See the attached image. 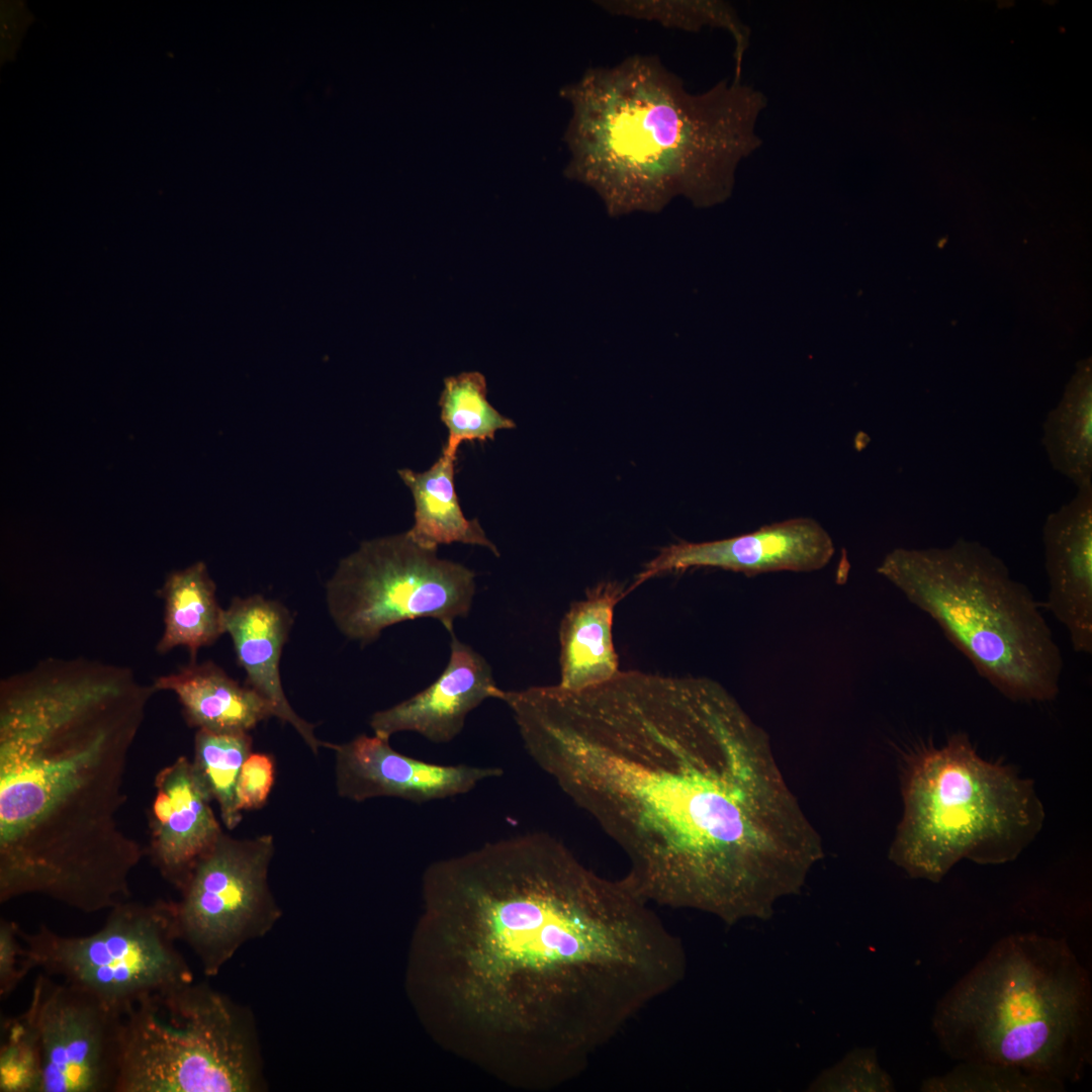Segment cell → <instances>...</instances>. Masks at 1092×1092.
<instances>
[{"instance_id":"6da1fadb","label":"cell","mask_w":1092,"mask_h":1092,"mask_svg":"<svg viewBox=\"0 0 1092 1092\" xmlns=\"http://www.w3.org/2000/svg\"><path fill=\"white\" fill-rule=\"evenodd\" d=\"M421 892L413 1009L443 1049L513 1088L573 1080L686 973L650 903L547 833L436 860Z\"/></svg>"},{"instance_id":"7a4b0ae2","label":"cell","mask_w":1092,"mask_h":1092,"mask_svg":"<svg viewBox=\"0 0 1092 1092\" xmlns=\"http://www.w3.org/2000/svg\"><path fill=\"white\" fill-rule=\"evenodd\" d=\"M535 763L624 851L648 903L766 919L823 857L764 729L719 682L619 672L506 691Z\"/></svg>"},{"instance_id":"3957f363","label":"cell","mask_w":1092,"mask_h":1092,"mask_svg":"<svg viewBox=\"0 0 1092 1092\" xmlns=\"http://www.w3.org/2000/svg\"><path fill=\"white\" fill-rule=\"evenodd\" d=\"M147 694L117 678L6 686L0 705V903L110 910L145 848L119 823Z\"/></svg>"},{"instance_id":"277c9868","label":"cell","mask_w":1092,"mask_h":1092,"mask_svg":"<svg viewBox=\"0 0 1092 1092\" xmlns=\"http://www.w3.org/2000/svg\"><path fill=\"white\" fill-rule=\"evenodd\" d=\"M560 95L571 107L564 174L594 190L611 216L658 212L677 196L700 208L723 203L739 165L763 143L762 91L723 79L692 93L655 56L589 68Z\"/></svg>"},{"instance_id":"5b68a950","label":"cell","mask_w":1092,"mask_h":1092,"mask_svg":"<svg viewBox=\"0 0 1092 1092\" xmlns=\"http://www.w3.org/2000/svg\"><path fill=\"white\" fill-rule=\"evenodd\" d=\"M932 1031L952 1060L1080 1081L1092 1063V985L1064 937L1012 933L935 1005Z\"/></svg>"},{"instance_id":"8992f818","label":"cell","mask_w":1092,"mask_h":1092,"mask_svg":"<svg viewBox=\"0 0 1092 1092\" xmlns=\"http://www.w3.org/2000/svg\"><path fill=\"white\" fill-rule=\"evenodd\" d=\"M877 571L1005 698H1057L1064 659L1039 603L989 548L963 538L945 547L895 548Z\"/></svg>"},{"instance_id":"52a82bcc","label":"cell","mask_w":1092,"mask_h":1092,"mask_svg":"<svg viewBox=\"0 0 1092 1092\" xmlns=\"http://www.w3.org/2000/svg\"><path fill=\"white\" fill-rule=\"evenodd\" d=\"M902 794L890 858L911 878L932 883L964 858L981 864L1015 859L1044 817L1032 782L983 759L962 733L911 753Z\"/></svg>"},{"instance_id":"ba28073f","label":"cell","mask_w":1092,"mask_h":1092,"mask_svg":"<svg viewBox=\"0 0 1092 1092\" xmlns=\"http://www.w3.org/2000/svg\"><path fill=\"white\" fill-rule=\"evenodd\" d=\"M255 1017L206 982L145 996L123 1014L114 1092H262Z\"/></svg>"},{"instance_id":"9c48e42d","label":"cell","mask_w":1092,"mask_h":1092,"mask_svg":"<svg viewBox=\"0 0 1092 1092\" xmlns=\"http://www.w3.org/2000/svg\"><path fill=\"white\" fill-rule=\"evenodd\" d=\"M21 966L62 979L123 1014L157 991L194 981L179 951L176 902L124 901L109 910L102 927L83 936H65L40 925L19 928Z\"/></svg>"},{"instance_id":"30bf717a","label":"cell","mask_w":1092,"mask_h":1092,"mask_svg":"<svg viewBox=\"0 0 1092 1092\" xmlns=\"http://www.w3.org/2000/svg\"><path fill=\"white\" fill-rule=\"evenodd\" d=\"M475 573L418 544L407 532L376 538L342 559L327 584V604L347 638L368 644L387 627L432 618L450 632L466 617Z\"/></svg>"},{"instance_id":"8fae6325","label":"cell","mask_w":1092,"mask_h":1092,"mask_svg":"<svg viewBox=\"0 0 1092 1092\" xmlns=\"http://www.w3.org/2000/svg\"><path fill=\"white\" fill-rule=\"evenodd\" d=\"M272 835L234 838L224 832L198 860L180 890L176 923L207 977L216 976L247 942L281 918L268 883Z\"/></svg>"},{"instance_id":"7c38bea8","label":"cell","mask_w":1092,"mask_h":1092,"mask_svg":"<svg viewBox=\"0 0 1092 1092\" xmlns=\"http://www.w3.org/2000/svg\"><path fill=\"white\" fill-rule=\"evenodd\" d=\"M42 1058L40 1092H114L122 1014L40 973L26 1008Z\"/></svg>"},{"instance_id":"4fadbf2b","label":"cell","mask_w":1092,"mask_h":1092,"mask_svg":"<svg viewBox=\"0 0 1092 1092\" xmlns=\"http://www.w3.org/2000/svg\"><path fill=\"white\" fill-rule=\"evenodd\" d=\"M834 550L831 536L816 520L792 518L732 538L670 544L645 564L630 590L661 573L692 567H717L745 575L810 572L825 567Z\"/></svg>"},{"instance_id":"5bb4252c","label":"cell","mask_w":1092,"mask_h":1092,"mask_svg":"<svg viewBox=\"0 0 1092 1092\" xmlns=\"http://www.w3.org/2000/svg\"><path fill=\"white\" fill-rule=\"evenodd\" d=\"M330 748L336 753L337 793L355 802L392 797L422 804L466 794L479 783L503 775L497 766L444 765L416 759L395 751L388 739L377 735L361 734Z\"/></svg>"},{"instance_id":"9a60e30c","label":"cell","mask_w":1092,"mask_h":1092,"mask_svg":"<svg viewBox=\"0 0 1092 1092\" xmlns=\"http://www.w3.org/2000/svg\"><path fill=\"white\" fill-rule=\"evenodd\" d=\"M154 789L147 852L162 878L180 891L223 830L212 810L211 795L187 757L179 756L162 767Z\"/></svg>"},{"instance_id":"2e32d148","label":"cell","mask_w":1092,"mask_h":1092,"mask_svg":"<svg viewBox=\"0 0 1092 1092\" xmlns=\"http://www.w3.org/2000/svg\"><path fill=\"white\" fill-rule=\"evenodd\" d=\"M1049 590L1045 607L1072 648L1092 653V483L1051 513L1042 527Z\"/></svg>"},{"instance_id":"e0dca14e","label":"cell","mask_w":1092,"mask_h":1092,"mask_svg":"<svg viewBox=\"0 0 1092 1092\" xmlns=\"http://www.w3.org/2000/svg\"><path fill=\"white\" fill-rule=\"evenodd\" d=\"M500 693L487 661L452 634L449 661L440 676L413 697L374 713L370 726L374 735L388 740L410 731L447 743L460 734L472 710Z\"/></svg>"},{"instance_id":"ac0fdd59","label":"cell","mask_w":1092,"mask_h":1092,"mask_svg":"<svg viewBox=\"0 0 1092 1092\" xmlns=\"http://www.w3.org/2000/svg\"><path fill=\"white\" fill-rule=\"evenodd\" d=\"M291 623L282 604L259 595L233 599L223 613L224 633L232 637L248 686L269 704L273 716L290 724L316 754L320 747H329L330 743L320 741L313 725L296 714L281 684L279 664Z\"/></svg>"},{"instance_id":"d6986e66","label":"cell","mask_w":1092,"mask_h":1092,"mask_svg":"<svg viewBox=\"0 0 1092 1092\" xmlns=\"http://www.w3.org/2000/svg\"><path fill=\"white\" fill-rule=\"evenodd\" d=\"M626 594L617 582H602L564 615L559 627L561 688L583 690L620 672L612 624L615 606Z\"/></svg>"},{"instance_id":"ffe728a7","label":"cell","mask_w":1092,"mask_h":1092,"mask_svg":"<svg viewBox=\"0 0 1092 1092\" xmlns=\"http://www.w3.org/2000/svg\"><path fill=\"white\" fill-rule=\"evenodd\" d=\"M156 690L173 692L189 726L215 732H249L273 716L269 704L212 662L194 663L160 676Z\"/></svg>"},{"instance_id":"44dd1931","label":"cell","mask_w":1092,"mask_h":1092,"mask_svg":"<svg viewBox=\"0 0 1092 1092\" xmlns=\"http://www.w3.org/2000/svg\"><path fill=\"white\" fill-rule=\"evenodd\" d=\"M455 461L442 453L424 472L398 470L415 502V523L407 534L428 548L457 542L486 547L498 556L478 520H468L461 510L454 485Z\"/></svg>"},{"instance_id":"7402d4cb","label":"cell","mask_w":1092,"mask_h":1092,"mask_svg":"<svg viewBox=\"0 0 1092 1092\" xmlns=\"http://www.w3.org/2000/svg\"><path fill=\"white\" fill-rule=\"evenodd\" d=\"M162 594L165 629L158 644L160 652L184 646L195 657L200 648L213 644L224 633V610L217 603L215 584L203 562L171 573Z\"/></svg>"},{"instance_id":"603a6c76","label":"cell","mask_w":1092,"mask_h":1092,"mask_svg":"<svg viewBox=\"0 0 1092 1092\" xmlns=\"http://www.w3.org/2000/svg\"><path fill=\"white\" fill-rule=\"evenodd\" d=\"M1041 443L1054 470L1077 487L1092 483V389L1090 364L1080 366L1044 419Z\"/></svg>"},{"instance_id":"cb8c5ba5","label":"cell","mask_w":1092,"mask_h":1092,"mask_svg":"<svg viewBox=\"0 0 1092 1092\" xmlns=\"http://www.w3.org/2000/svg\"><path fill=\"white\" fill-rule=\"evenodd\" d=\"M595 3L611 15L653 21L666 28L697 32L709 27L729 32L734 42L733 79L741 80L750 28L730 3L719 0H601Z\"/></svg>"},{"instance_id":"d4e9b609","label":"cell","mask_w":1092,"mask_h":1092,"mask_svg":"<svg viewBox=\"0 0 1092 1092\" xmlns=\"http://www.w3.org/2000/svg\"><path fill=\"white\" fill-rule=\"evenodd\" d=\"M486 393L485 377L477 371L444 379L439 405L448 439L443 454L456 458L458 447L464 441L493 440L496 431L516 427L513 420L488 402Z\"/></svg>"},{"instance_id":"484cf974","label":"cell","mask_w":1092,"mask_h":1092,"mask_svg":"<svg viewBox=\"0 0 1092 1092\" xmlns=\"http://www.w3.org/2000/svg\"><path fill=\"white\" fill-rule=\"evenodd\" d=\"M252 753L249 732H215L197 729L194 758L197 772L219 808L224 827L235 829L242 821L237 786L242 766Z\"/></svg>"},{"instance_id":"4316f807","label":"cell","mask_w":1092,"mask_h":1092,"mask_svg":"<svg viewBox=\"0 0 1092 1092\" xmlns=\"http://www.w3.org/2000/svg\"><path fill=\"white\" fill-rule=\"evenodd\" d=\"M1066 1084L1023 1069L980 1061H961L942 1075L924 1079L923 1092H1062Z\"/></svg>"},{"instance_id":"83f0119b","label":"cell","mask_w":1092,"mask_h":1092,"mask_svg":"<svg viewBox=\"0 0 1092 1092\" xmlns=\"http://www.w3.org/2000/svg\"><path fill=\"white\" fill-rule=\"evenodd\" d=\"M42 1058L39 1038L27 1010L1 1020L0 1091L40 1092Z\"/></svg>"},{"instance_id":"f1b7e54d","label":"cell","mask_w":1092,"mask_h":1092,"mask_svg":"<svg viewBox=\"0 0 1092 1092\" xmlns=\"http://www.w3.org/2000/svg\"><path fill=\"white\" fill-rule=\"evenodd\" d=\"M809 1090L876 1091L895 1090L891 1076L882 1069L874 1048L854 1049L841 1062L824 1071Z\"/></svg>"},{"instance_id":"f546056e","label":"cell","mask_w":1092,"mask_h":1092,"mask_svg":"<svg viewBox=\"0 0 1092 1092\" xmlns=\"http://www.w3.org/2000/svg\"><path fill=\"white\" fill-rule=\"evenodd\" d=\"M275 779V763L267 753H251L245 760L237 786L240 811L262 808L270 795Z\"/></svg>"},{"instance_id":"4dcf8cb0","label":"cell","mask_w":1092,"mask_h":1092,"mask_svg":"<svg viewBox=\"0 0 1092 1092\" xmlns=\"http://www.w3.org/2000/svg\"><path fill=\"white\" fill-rule=\"evenodd\" d=\"M19 926L0 919V998L6 999L21 983L26 973L21 966Z\"/></svg>"}]
</instances>
